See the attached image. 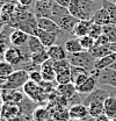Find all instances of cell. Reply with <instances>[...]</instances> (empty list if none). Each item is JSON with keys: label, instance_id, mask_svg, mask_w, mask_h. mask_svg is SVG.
Here are the masks:
<instances>
[{"label": "cell", "instance_id": "cell-45", "mask_svg": "<svg viewBox=\"0 0 116 121\" xmlns=\"http://www.w3.org/2000/svg\"><path fill=\"white\" fill-rule=\"evenodd\" d=\"M84 121H95V118H93V117L88 115V117H86V118L84 119Z\"/></svg>", "mask_w": 116, "mask_h": 121}, {"label": "cell", "instance_id": "cell-46", "mask_svg": "<svg viewBox=\"0 0 116 121\" xmlns=\"http://www.w3.org/2000/svg\"><path fill=\"white\" fill-rule=\"evenodd\" d=\"M2 105H4V100H2V97H1V92H0V111L2 108Z\"/></svg>", "mask_w": 116, "mask_h": 121}, {"label": "cell", "instance_id": "cell-27", "mask_svg": "<svg viewBox=\"0 0 116 121\" xmlns=\"http://www.w3.org/2000/svg\"><path fill=\"white\" fill-rule=\"evenodd\" d=\"M65 50L67 51V54H77V52H81L84 51L83 47L80 44L79 39H70L65 42L64 44Z\"/></svg>", "mask_w": 116, "mask_h": 121}, {"label": "cell", "instance_id": "cell-42", "mask_svg": "<svg viewBox=\"0 0 116 121\" xmlns=\"http://www.w3.org/2000/svg\"><path fill=\"white\" fill-rule=\"evenodd\" d=\"M56 4L58 5H60V6H63V7H66V8H69V6L71 5V1L72 0H54Z\"/></svg>", "mask_w": 116, "mask_h": 121}, {"label": "cell", "instance_id": "cell-41", "mask_svg": "<svg viewBox=\"0 0 116 121\" xmlns=\"http://www.w3.org/2000/svg\"><path fill=\"white\" fill-rule=\"evenodd\" d=\"M95 43L96 44H100V45H108V44H110V41H109V39L104 34H102L101 36L95 41Z\"/></svg>", "mask_w": 116, "mask_h": 121}, {"label": "cell", "instance_id": "cell-16", "mask_svg": "<svg viewBox=\"0 0 116 121\" xmlns=\"http://www.w3.org/2000/svg\"><path fill=\"white\" fill-rule=\"evenodd\" d=\"M36 36L41 40V42L44 44L45 48H49L51 45H54L57 41L58 34H55V33H50V31H45L43 29H37L36 31Z\"/></svg>", "mask_w": 116, "mask_h": 121}, {"label": "cell", "instance_id": "cell-44", "mask_svg": "<svg viewBox=\"0 0 116 121\" xmlns=\"http://www.w3.org/2000/svg\"><path fill=\"white\" fill-rule=\"evenodd\" d=\"M109 120H110V118L107 117L106 114H102V115H100V117L95 118V121H109Z\"/></svg>", "mask_w": 116, "mask_h": 121}, {"label": "cell", "instance_id": "cell-17", "mask_svg": "<svg viewBox=\"0 0 116 121\" xmlns=\"http://www.w3.org/2000/svg\"><path fill=\"white\" fill-rule=\"evenodd\" d=\"M52 2H40L36 1L35 4V9H34V15L38 19V17H50L51 15V6Z\"/></svg>", "mask_w": 116, "mask_h": 121}, {"label": "cell", "instance_id": "cell-49", "mask_svg": "<svg viewBox=\"0 0 116 121\" xmlns=\"http://www.w3.org/2000/svg\"><path fill=\"white\" fill-rule=\"evenodd\" d=\"M4 54H5V52H1V51H0V60H4Z\"/></svg>", "mask_w": 116, "mask_h": 121}, {"label": "cell", "instance_id": "cell-20", "mask_svg": "<svg viewBox=\"0 0 116 121\" xmlns=\"http://www.w3.org/2000/svg\"><path fill=\"white\" fill-rule=\"evenodd\" d=\"M56 91L60 97H64L66 99H70L77 93V86L73 83H67V84H59L56 86Z\"/></svg>", "mask_w": 116, "mask_h": 121}, {"label": "cell", "instance_id": "cell-35", "mask_svg": "<svg viewBox=\"0 0 116 121\" xmlns=\"http://www.w3.org/2000/svg\"><path fill=\"white\" fill-rule=\"evenodd\" d=\"M71 68V63L69 62V60H54V70L56 72V75L62 72V71H65V70H69Z\"/></svg>", "mask_w": 116, "mask_h": 121}, {"label": "cell", "instance_id": "cell-12", "mask_svg": "<svg viewBox=\"0 0 116 121\" xmlns=\"http://www.w3.org/2000/svg\"><path fill=\"white\" fill-rule=\"evenodd\" d=\"M21 115V109H20V106L16 105V104H7V103H4L2 108L0 111V117L2 118H6L7 120H11L13 118H16Z\"/></svg>", "mask_w": 116, "mask_h": 121}, {"label": "cell", "instance_id": "cell-22", "mask_svg": "<svg viewBox=\"0 0 116 121\" xmlns=\"http://www.w3.org/2000/svg\"><path fill=\"white\" fill-rule=\"evenodd\" d=\"M19 106H20V109H21V114H22V115L33 117V113H34L35 108L37 107V104L26 95L25 99L19 104Z\"/></svg>", "mask_w": 116, "mask_h": 121}, {"label": "cell", "instance_id": "cell-24", "mask_svg": "<svg viewBox=\"0 0 116 121\" xmlns=\"http://www.w3.org/2000/svg\"><path fill=\"white\" fill-rule=\"evenodd\" d=\"M67 14H70L69 8H66V7H63V6L58 5V4H56L55 1L52 2L50 19H52V20H55L56 22H58L62 17H64L65 15H67Z\"/></svg>", "mask_w": 116, "mask_h": 121}, {"label": "cell", "instance_id": "cell-25", "mask_svg": "<svg viewBox=\"0 0 116 121\" xmlns=\"http://www.w3.org/2000/svg\"><path fill=\"white\" fill-rule=\"evenodd\" d=\"M29 51L31 54H35V52H40L42 50H45L46 48L44 47V44L41 42V40L36 36V35H30L28 40V43H27Z\"/></svg>", "mask_w": 116, "mask_h": 121}, {"label": "cell", "instance_id": "cell-26", "mask_svg": "<svg viewBox=\"0 0 116 121\" xmlns=\"http://www.w3.org/2000/svg\"><path fill=\"white\" fill-rule=\"evenodd\" d=\"M89 52H91V55H92L93 57H95V58L98 60V58H101V57H104V56L112 54L113 51H112L109 44L108 45H100V44H96V43H95L94 47L89 50Z\"/></svg>", "mask_w": 116, "mask_h": 121}, {"label": "cell", "instance_id": "cell-47", "mask_svg": "<svg viewBox=\"0 0 116 121\" xmlns=\"http://www.w3.org/2000/svg\"><path fill=\"white\" fill-rule=\"evenodd\" d=\"M36 1H40V2H51L54 0H36Z\"/></svg>", "mask_w": 116, "mask_h": 121}, {"label": "cell", "instance_id": "cell-2", "mask_svg": "<svg viewBox=\"0 0 116 121\" xmlns=\"http://www.w3.org/2000/svg\"><path fill=\"white\" fill-rule=\"evenodd\" d=\"M67 60L71 63V65L75 66H80L86 69L87 71H89L91 73L95 72V62L96 58L93 57L91 55L89 51H81V52H77V54H67Z\"/></svg>", "mask_w": 116, "mask_h": 121}, {"label": "cell", "instance_id": "cell-40", "mask_svg": "<svg viewBox=\"0 0 116 121\" xmlns=\"http://www.w3.org/2000/svg\"><path fill=\"white\" fill-rule=\"evenodd\" d=\"M92 75L91 72H85V73H81V75H79L75 79H74V82H73V84L78 87V86H80V85H83L85 82H86L87 79L89 78V76Z\"/></svg>", "mask_w": 116, "mask_h": 121}, {"label": "cell", "instance_id": "cell-6", "mask_svg": "<svg viewBox=\"0 0 116 121\" xmlns=\"http://www.w3.org/2000/svg\"><path fill=\"white\" fill-rule=\"evenodd\" d=\"M1 97L4 103L7 104H16L19 105L26 97L23 91L20 90H11V89H4L1 91Z\"/></svg>", "mask_w": 116, "mask_h": 121}, {"label": "cell", "instance_id": "cell-31", "mask_svg": "<svg viewBox=\"0 0 116 121\" xmlns=\"http://www.w3.org/2000/svg\"><path fill=\"white\" fill-rule=\"evenodd\" d=\"M88 112H89V115L93 118H98L102 114H104L103 103H92L88 106Z\"/></svg>", "mask_w": 116, "mask_h": 121}, {"label": "cell", "instance_id": "cell-14", "mask_svg": "<svg viewBox=\"0 0 116 121\" xmlns=\"http://www.w3.org/2000/svg\"><path fill=\"white\" fill-rule=\"evenodd\" d=\"M93 23H94L93 19H88V20H79V22L77 23L75 28L73 29L72 35H74V36L78 37V39L88 35L89 28H91V26H92Z\"/></svg>", "mask_w": 116, "mask_h": 121}, {"label": "cell", "instance_id": "cell-21", "mask_svg": "<svg viewBox=\"0 0 116 121\" xmlns=\"http://www.w3.org/2000/svg\"><path fill=\"white\" fill-rule=\"evenodd\" d=\"M115 60H116V52L113 51L112 54L96 60V62H95V70L96 71H101V70H104L107 68H110L114 64Z\"/></svg>", "mask_w": 116, "mask_h": 121}, {"label": "cell", "instance_id": "cell-13", "mask_svg": "<svg viewBox=\"0 0 116 121\" xmlns=\"http://www.w3.org/2000/svg\"><path fill=\"white\" fill-rule=\"evenodd\" d=\"M78 22H79V19H77L75 16H73L71 14H67V15H65L64 17H62L57 23L63 31H66V33L72 34L73 29L75 28V26H77Z\"/></svg>", "mask_w": 116, "mask_h": 121}, {"label": "cell", "instance_id": "cell-32", "mask_svg": "<svg viewBox=\"0 0 116 121\" xmlns=\"http://www.w3.org/2000/svg\"><path fill=\"white\" fill-rule=\"evenodd\" d=\"M102 7H104V8L109 12L112 23L116 26V5H115V2H112V1H108V0H102Z\"/></svg>", "mask_w": 116, "mask_h": 121}, {"label": "cell", "instance_id": "cell-10", "mask_svg": "<svg viewBox=\"0 0 116 121\" xmlns=\"http://www.w3.org/2000/svg\"><path fill=\"white\" fill-rule=\"evenodd\" d=\"M29 34L21 29H15L12 30L9 34V40H11V44L17 47V48H22L25 45H27L29 40Z\"/></svg>", "mask_w": 116, "mask_h": 121}, {"label": "cell", "instance_id": "cell-9", "mask_svg": "<svg viewBox=\"0 0 116 121\" xmlns=\"http://www.w3.org/2000/svg\"><path fill=\"white\" fill-rule=\"evenodd\" d=\"M98 79H99V71H95V72H93L92 75L89 76V78L87 79L83 85H80V86L77 87V92L83 93L85 95L89 94L91 92H93L98 87V84H99Z\"/></svg>", "mask_w": 116, "mask_h": 121}, {"label": "cell", "instance_id": "cell-29", "mask_svg": "<svg viewBox=\"0 0 116 121\" xmlns=\"http://www.w3.org/2000/svg\"><path fill=\"white\" fill-rule=\"evenodd\" d=\"M15 71V66L13 64H11L9 62L2 60H0V77L7 78L12 75Z\"/></svg>", "mask_w": 116, "mask_h": 121}, {"label": "cell", "instance_id": "cell-37", "mask_svg": "<svg viewBox=\"0 0 116 121\" xmlns=\"http://www.w3.org/2000/svg\"><path fill=\"white\" fill-rule=\"evenodd\" d=\"M102 34H103V26L96 25V23H93V25L91 26L88 35H89L91 37H93L95 41H96V40H98V39L101 36Z\"/></svg>", "mask_w": 116, "mask_h": 121}, {"label": "cell", "instance_id": "cell-23", "mask_svg": "<svg viewBox=\"0 0 116 121\" xmlns=\"http://www.w3.org/2000/svg\"><path fill=\"white\" fill-rule=\"evenodd\" d=\"M104 106V114L107 117L116 118V95L115 94H110L103 103Z\"/></svg>", "mask_w": 116, "mask_h": 121}, {"label": "cell", "instance_id": "cell-8", "mask_svg": "<svg viewBox=\"0 0 116 121\" xmlns=\"http://www.w3.org/2000/svg\"><path fill=\"white\" fill-rule=\"evenodd\" d=\"M99 84L108 85L116 89V70L113 68H107L99 71Z\"/></svg>", "mask_w": 116, "mask_h": 121}, {"label": "cell", "instance_id": "cell-50", "mask_svg": "<svg viewBox=\"0 0 116 121\" xmlns=\"http://www.w3.org/2000/svg\"><path fill=\"white\" fill-rule=\"evenodd\" d=\"M110 68H113V69H115V70H116V60L114 62V64H113V65H112Z\"/></svg>", "mask_w": 116, "mask_h": 121}, {"label": "cell", "instance_id": "cell-39", "mask_svg": "<svg viewBox=\"0 0 116 121\" xmlns=\"http://www.w3.org/2000/svg\"><path fill=\"white\" fill-rule=\"evenodd\" d=\"M29 79L33 80V82H35L36 84L40 85V84L43 82V76H42L41 70H35V71L29 72Z\"/></svg>", "mask_w": 116, "mask_h": 121}, {"label": "cell", "instance_id": "cell-34", "mask_svg": "<svg viewBox=\"0 0 116 121\" xmlns=\"http://www.w3.org/2000/svg\"><path fill=\"white\" fill-rule=\"evenodd\" d=\"M67 83H72L70 69L65 70V71H62V72L56 75V84L59 85V84H67Z\"/></svg>", "mask_w": 116, "mask_h": 121}, {"label": "cell", "instance_id": "cell-4", "mask_svg": "<svg viewBox=\"0 0 116 121\" xmlns=\"http://www.w3.org/2000/svg\"><path fill=\"white\" fill-rule=\"evenodd\" d=\"M19 17L20 19H17V22L14 25L16 29L23 30L29 35H36V31L38 29L37 17L34 14H29V13H23Z\"/></svg>", "mask_w": 116, "mask_h": 121}, {"label": "cell", "instance_id": "cell-3", "mask_svg": "<svg viewBox=\"0 0 116 121\" xmlns=\"http://www.w3.org/2000/svg\"><path fill=\"white\" fill-rule=\"evenodd\" d=\"M28 80H29V72L27 70H23V69L15 70L9 77H7L4 89L20 90V89H22L25 86V84Z\"/></svg>", "mask_w": 116, "mask_h": 121}, {"label": "cell", "instance_id": "cell-54", "mask_svg": "<svg viewBox=\"0 0 116 121\" xmlns=\"http://www.w3.org/2000/svg\"><path fill=\"white\" fill-rule=\"evenodd\" d=\"M115 5H116V1H115Z\"/></svg>", "mask_w": 116, "mask_h": 121}, {"label": "cell", "instance_id": "cell-11", "mask_svg": "<svg viewBox=\"0 0 116 121\" xmlns=\"http://www.w3.org/2000/svg\"><path fill=\"white\" fill-rule=\"evenodd\" d=\"M37 26L40 29H43L45 31H50V33H55V34H60L63 30L60 29V27L58 26V23L50 19V17H38L37 19Z\"/></svg>", "mask_w": 116, "mask_h": 121}, {"label": "cell", "instance_id": "cell-5", "mask_svg": "<svg viewBox=\"0 0 116 121\" xmlns=\"http://www.w3.org/2000/svg\"><path fill=\"white\" fill-rule=\"evenodd\" d=\"M4 60L9 62L11 64H13L14 66L16 65H20L21 63L25 62V55L21 50V48H17V47H9L5 54H4Z\"/></svg>", "mask_w": 116, "mask_h": 121}, {"label": "cell", "instance_id": "cell-36", "mask_svg": "<svg viewBox=\"0 0 116 121\" xmlns=\"http://www.w3.org/2000/svg\"><path fill=\"white\" fill-rule=\"evenodd\" d=\"M79 41H80V44H81L83 49H84L85 51H89V50L94 47V44H95V40H94L93 37H91L89 35L80 37Z\"/></svg>", "mask_w": 116, "mask_h": 121}, {"label": "cell", "instance_id": "cell-7", "mask_svg": "<svg viewBox=\"0 0 116 121\" xmlns=\"http://www.w3.org/2000/svg\"><path fill=\"white\" fill-rule=\"evenodd\" d=\"M109 95H110V93L108 91L100 89V87H96L93 92H91L89 94H87L86 98L84 99V103L83 104L88 107L92 103H104V100Z\"/></svg>", "mask_w": 116, "mask_h": 121}, {"label": "cell", "instance_id": "cell-53", "mask_svg": "<svg viewBox=\"0 0 116 121\" xmlns=\"http://www.w3.org/2000/svg\"><path fill=\"white\" fill-rule=\"evenodd\" d=\"M115 95H116V91H115Z\"/></svg>", "mask_w": 116, "mask_h": 121}, {"label": "cell", "instance_id": "cell-51", "mask_svg": "<svg viewBox=\"0 0 116 121\" xmlns=\"http://www.w3.org/2000/svg\"><path fill=\"white\" fill-rule=\"evenodd\" d=\"M109 121H116V118H112V119H110Z\"/></svg>", "mask_w": 116, "mask_h": 121}, {"label": "cell", "instance_id": "cell-15", "mask_svg": "<svg viewBox=\"0 0 116 121\" xmlns=\"http://www.w3.org/2000/svg\"><path fill=\"white\" fill-rule=\"evenodd\" d=\"M48 55L52 60H62L67 58V51L65 50V48L63 45L54 44L49 48H46Z\"/></svg>", "mask_w": 116, "mask_h": 121}, {"label": "cell", "instance_id": "cell-38", "mask_svg": "<svg viewBox=\"0 0 116 121\" xmlns=\"http://www.w3.org/2000/svg\"><path fill=\"white\" fill-rule=\"evenodd\" d=\"M70 71H71V78H72V83L74 82V79L78 77L79 75H81V73H85V72H89V71H87L86 69H84V68H80V66H75V65H71V68H70Z\"/></svg>", "mask_w": 116, "mask_h": 121}, {"label": "cell", "instance_id": "cell-52", "mask_svg": "<svg viewBox=\"0 0 116 121\" xmlns=\"http://www.w3.org/2000/svg\"><path fill=\"white\" fill-rule=\"evenodd\" d=\"M108 1H112V2H115V0H108Z\"/></svg>", "mask_w": 116, "mask_h": 121}, {"label": "cell", "instance_id": "cell-18", "mask_svg": "<svg viewBox=\"0 0 116 121\" xmlns=\"http://www.w3.org/2000/svg\"><path fill=\"white\" fill-rule=\"evenodd\" d=\"M69 113L71 119H85L86 117L89 115L88 107L84 104H78L69 107Z\"/></svg>", "mask_w": 116, "mask_h": 121}, {"label": "cell", "instance_id": "cell-1", "mask_svg": "<svg viewBox=\"0 0 116 121\" xmlns=\"http://www.w3.org/2000/svg\"><path fill=\"white\" fill-rule=\"evenodd\" d=\"M96 11L95 1L92 0H72L71 5L69 6L70 14L79 20L92 19Z\"/></svg>", "mask_w": 116, "mask_h": 121}, {"label": "cell", "instance_id": "cell-43", "mask_svg": "<svg viewBox=\"0 0 116 121\" xmlns=\"http://www.w3.org/2000/svg\"><path fill=\"white\" fill-rule=\"evenodd\" d=\"M17 1H19V4H20L21 6H23V7H29V6L33 4L34 0H17Z\"/></svg>", "mask_w": 116, "mask_h": 121}, {"label": "cell", "instance_id": "cell-19", "mask_svg": "<svg viewBox=\"0 0 116 121\" xmlns=\"http://www.w3.org/2000/svg\"><path fill=\"white\" fill-rule=\"evenodd\" d=\"M93 21L94 23L96 25H100V26H106V25H109L112 23V20H110V15L109 12L104 8V7H100L93 15Z\"/></svg>", "mask_w": 116, "mask_h": 121}, {"label": "cell", "instance_id": "cell-48", "mask_svg": "<svg viewBox=\"0 0 116 121\" xmlns=\"http://www.w3.org/2000/svg\"><path fill=\"white\" fill-rule=\"evenodd\" d=\"M69 121H84V119H70Z\"/></svg>", "mask_w": 116, "mask_h": 121}, {"label": "cell", "instance_id": "cell-33", "mask_svg": "<svg viewBox=\"0 0 116 121\" xmlns=\"http://www.w3.org/2000/svg\"><path fill=\"white\" fill-rule=\"evenodd\" d=\"M103 34L109 39L110 43H115L116 42V26L113 23L106 25L103 26Z\"/></svg>", "mask_w": 116, "mask_h": 121}, {"label": "cell", "instance_id": "cell-28", "mask_svg": "<svg viewBox=\"0 0 116 121\" xmlns=\"http://www.w3.org/2000/svg\"><path fill=\"white\" fill-rule=\"evenodd\" d=\"M50 115V112L44 106H37L33 113V120L34 121H46Z\"/></svg>", "mask_w": 116, "mask_h": 121}, {"label": "cell", "instance_id": "cell-30", "mask_svg": "<svg viewBox=\"0 0 116 121\" xmlns=\"http://www.w3.org/2000/svg\"><path fill=\"white\" fill-rule=\"evenodd\" d=\"M49 58H50V57H49V55H48L46 49H45V50H42V51H40V52L31 54V57H30L31 62H33L34 64L38 65V66H41V65H42L43 63H45Z\"/></svg>", "mask_w": 116, "mask_h": 121}]
</instances>
